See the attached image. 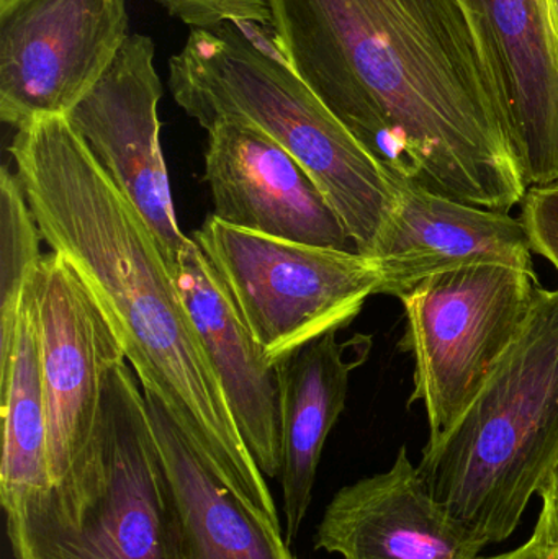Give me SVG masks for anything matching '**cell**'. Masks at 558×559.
<instances>
[{"label":"cell","instance_id":"1","mask_svg":"<svg viewBox=\"0 0 558 559\" xmlns=\"http://www.w3.org/2000/svg\"><path fill=\"white\" fill-rule=\"evenodd\" d=\"M288 68L385 169L510 213L527 187L459 0H265Z\"/></svg>","mask_w":558,"mask_h":559},{"label":"cell","instance_id":"2","mask_svg":"<svg viewBox=\"0 0 558 559\" xmlns=\"http://www.w3.org/2000/svg\"><path fill=\"white\" fill-rule=\"evenodd\" d=\"M10 154L43 241L97 298L144 391L169 407L219 479L282 531L268 478L236 427L143 216L98 166L68 117L38 118L20 128Z\"/></svg>","mask_w":558,"mask_h":559},{"label":"cell","instance_id":"3","mask_svg":"<svg viewBox=\"0 0 558 559\" xmlns=\"http://www.w3.org/2000/svg\"><path fill=\"white\" fill-rule=\"evenodd\" d=\"M169 85L205 130L246 121L277 141L327 195L357 252L372 258L395 205L389 174L277 51L238 23L192 28L169 59Z\"/></svg>","mask_w":558,"mask_h":559},{"label":"cell","instance_id":"4","mask_svg":"<svg viewBox=\"0 0 558 559\" xmlns=\"http://www.w3.org/2000/svg\"><path fill=\"white\" fill-rule=\"evenodd\" d=\"M16 559H186L146 397L127 364L66 475L3 508Z\"/></svg>","mask_w":558,"mask_h":559},{"label":"cell","instance_id":"5","mask_svg":"<svg viewBox=\"0 0 558 559\" xmlns=\"http://www.w3.org/2000/svg\"><path fill=\"white\" fill-rule=\"evenodd\" d=\"M558 466V289L537 283L520 337L461 419L426 443L436 499L485 544L517 531Z\"/></svg>","mask_w":558,"mask_h":559},{"label":"cell","instance_id":"6","mask_svg":"<svg viewBox=\"0 0 558 559\" xmlns=\"http://www.w3.org/2000/svg\"><path fill=\"white\" fill-rule=\"evenodd\" d=\"M192 239L274 365L346 328L380 292L376 264L357 251L269 238L213 215Z\"/></svg>","mask_w":558,"mask_h":559},{"label":"cell","instance_id":"7","mask_svg":"<svg viewBox=\"0 0 558 559\" xmlns=\"http://www.w3.org/2000/svg\"><path fill=\"white\" fill-rule=\"evenodd\" d=\"M537 277L504 265H472L426 278L402 298L415 358L409 404L422 403L429 440L468 409L530 318Z\"/></svg>","mask_w":558,"mask_h":559},{"label":"cell","instance_id":"8","mask_svg":"<svg viewBox=\"0 0 558 559\" xmlns=\"http://www.w3.org/2000/svg\"><path fill=\"white\" fill-rule=\"evenodd\" d=\"M127 0H0V118L68 117L127 43Z\"/></svg>","mask_w":558,"mask_h":559},{"label":"cell","instance_id":"9","mask_svg":"<svg viewBox=\"0 0 558 559\" xmlns=\"http://www.w3.org/2000/svg\"><path fill=\"white\" fill-rule=\"evenodd\" d=\"M153 39L128 36L104 78L68 115L98 166L133 203L169 271L189 238L180 233L159 140L163 84Z\"/></svg>","mask_w":558,"mask_h":559},{"label":"cell","instance_id":"10","mask_svg":"<svg viewBox=\"0 0 558 559\" xmlns=\"http://www.w3.org/2000/svg\"><path fill=\"white\" fill-rule=\"evenodd\" d=\"M33 285L56 483L91 439L105 383L127 355L97 298L61 255L43 258Z\"/></svg>","mask_w":558,"mask_h":559},{"label":"cell","instance_id":"11","mask_svg":"<svg viewBox=\"0 0 558 559\" xmlns=\"http://www.w3.org/2000/svg\"><path fill=\"white\" fill-rule=\"evenodd\" d=\"M206 131L215 218L269 238L357 251L327 195L277 141L246 121H218Z\"/></svg>","mask_w":558,"mask_h":559},{"label":"cell","instance_id":"12","mask_svg":"<svg viewBox=\"0 0 558 559\" xmlns=\"http://www.w3.org/2000/svg\"><path fill=\"white\" fill-rule=\"evenodd\" d=\"M494 75L527 189L558 182V33L549 0H459Z\"/></svg>","mask_w":558,"mask_h":559},{"label":"cell","instance_id":"13","mask_svg":"<svg viewBox=\"0 0 558 559\" xmlns=\"http://www.w3.org/2000/svg\"><path fill=\"white\" fill-rule=\"evenodd\" d=\"M387 174L395 205L370 258L380 274L379 295L402 299L426 278L472 265L534 274V252L521 218L454 202L402 174Z\"/></svg>","mask_w":558,"mask_h":559},{"label":"cell","instance_id":"14","mask_svg":"<svg viewBox=\"0 0 558 559\" xmlns=\"http://www.w3.org/2000/svg\"><path fill=\"white\" fill-rule=\"evenodd\" d=\"M485 547L432 496L406 447L392 468L340 489L314 537L343 559H480Z\"/></svg>","mask_w":558,"mask_h":559},{"label":"cell","instance_id":"15","mask_svg":"<svg viewBox=\"0 0 558 559\" xmlns=\"http://www.w3.org/2000/svg\"><path fill=\"white\" fill-rule=\"evenodd\" d=\"M222 384L236 427L265 478L284 466L278 365L265 358L225 283L193 239L170 271Z\"/></svg>","mask_w":558,"mask_h":559},{"label":"cell","instance_id":"16","mask_svg":"<svg viewBox=\"0 0 558 559\" xmlns=\"http://www.w3.org/2000/svg\"><path fill=\"white\" fill-rule=\"evenodd\" d=\"M154 437L173 488L186 559H298L282 531L238 498L177 423L144 391Z\"/></svg>","mask_w":558,"mask_h":559},{"label":"cell","instance_id":"17","mask_svg":"<svg viewBox=\"0 0 558 559\" xmlns=\"http://www.w3.org/2000/svg\"><path fill=\"white\" fill-rule=\"evenodd\" d=\"M372 338L337 341V331L305 345L278 364L282 393V499L288 544L298 537L324 443L346 407L349 378L369 355Z\"/></svg>","mask_w":558,"mask_h":559},{"label":"cell","instance_id":"18","mask_svg":"<svg viewBox=\"0 0 558 559\" xmlns=\"http://www.w3.org/2000/svg\"><path fill=\"white\" fill-rule=\"evenodd\" d=\"M33 280L23 299L12 360L7 370L0 373L3 419L0 462L2 508L29 492L52 485L39 354L38 308Z\"/></svg>","mask_w":558,"mask_h":559},{"label":"cell","instance_id":"19","mask_svg":"<svg viewBox=\"0 0 558 559\" xmlns=\"http://www.w3.org/2000/svg\"><path fill=\"white\" fill-rule=\"evenodd\" d=\"M43 236L16 174H0V373L15 350L23 299L43 258Z\"/></svg>","mask_w":558,"mask_h":559},{"label":"cell","instance_id":"20","mask_svg":"<svg viewBox=\"0 0 558 559\" xmlns=\"http://www.w3.org/2000/svg\"><path fill=\"white\" fill-rule=\"evenodd\" d=\"M166 12L192 28H209L219 23L268 25L271 22L265 0H156Z\"/></svg>","mask_w":558,"mask_h":559},{"label":"cell","instance_id":"21","mask_svg":"<svg viewBox=\"0 0 558 559\" xmlns=\"http://www.w3.org/2000/svg\"><path fill=\"white\" fill-rule=\"evenodd\" d=\"M521 205L534 254L549 261L558 274V182L527 189Z\"/></svg>","mask_w":558,"mask_h":559},{"label":"cell","instance_id":"22","mask_svg":"<svg viewBox=\"0 0 558 559\" xmlns=\"http://www.w3.org/2000/svg\"><path fill=\"white\" fill-rule=\"evenodd\" d=\"M480 559H558V525L553 504L543 498L533 537L517 550Z\"/></svg>","mask_w":558,"mask_h":559},{"label":"cell","instance_id":"23","mask_svg":"<svg viewBox=\"0 0 558 559\" xmlns=\"http://www.w3.org/2000/svg\"><path fill=\"white\" fill-rule=\"evenodd\" d=\"M541 498L549 499L550 504H553L554 514H556L557 525H558V466L556 472L550 476L549 481H547L546 488L541 492Z\"/></svg>","mask_w":558,"mask_h":559},{"label":"cell","instance_id":"24","mask_svg":"<svg viewBox=\"0 0 558 559\" xmlns=\"http://www.w3.org/2000/svg\"><path fill=\"white\" fill-rule=\"evenodd\" d=\"M550 13H553L554 23L558 33V0H549Z\"/></svg>","mask_w":558,"mask_h":559}]
</instances>
